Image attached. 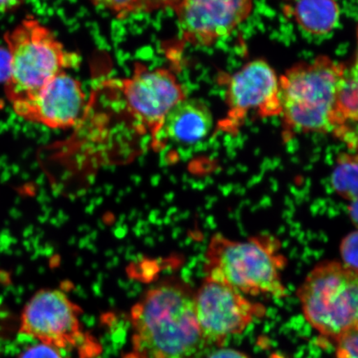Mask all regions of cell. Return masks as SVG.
<instances>
[{
	"label": "cell",
	"mask_w": 358,
	"mask_h": 358,
	"mask_svg": "<svg viewBox=\"0 0 358 358\" xmlns=\"http://www.w3.org/2000/svg\"><path fill=\"white\" fill-rule=\"evenodd\" d=\"M125 358H204L209 348L196 321L194 293L179 280L155 285L131 308Z\"/></svg>",
	"instance_id": "6da1fadb"
},
{
	"label": "cell",
	"mask_w": 358,
	"mask_h": 358,
	"mask_svg": "<svg viewBox=\"0 0 358 358\" xmlns=\"http://www.w3.org/2000/svg\"><path fill=\"white\" fill-rule=\"evenodd\" d=\"M346 71L345 65L320 56L281 76L280 115L285 138L299 133L334 134Z\"/></svg>",
	"instance_id": "7a4b0ae2"
},
{
	"label": "cell",
	"mask_w": 358,
	"mask_h": 358,
	"mask_svg": "<svg viewBox=\"0 0 358 358\" xmlns=\"http://www.w3.org/2000/svg\"><path fill=\"white\" fill-rule=\"evenodd\" d=\"M206 273L245 295L282 299L286 258L279 241L268 235L234 241L215 235L206 250Z\"/></svg>",
	"instance_id": "3957f363"
},
{
	"label": "cell",
	"mask_w": 358,
	"mask_h": 358,
	"mask_svg": "<svg viewBox=\"0 0 358 358\" xmlns=\"http://www.w3.org/2000/svg\"><path fill=\"white\" fill-rule=\"evenodd\" d=\"M6 43L10 55L6 92L10 102L37 92L78 62L75 53L67 51L52 31L34 17L8 32Z\"/></svg>",
	"instance_id": "277c9868"
},
{
	"label": "cell",
	"mask_w": 358,
	"mask_h": 358,
	"mask_svg": "<svg viewBox=\"0 0 358 358\" xmlns=\"http://www.w3.org/2000/svg\"><path fill=\"white\" fill-rule=\"evenodd\" d=\"M307 320L317 333L336 341L358 325V272L339 262L313 267L298 289Z\"/></svg>",
	"instance_id": "5b68a950"
},
{
	"label": "cell",
	"mask_w": 358,
	"mask_h": 358,
	"mask_svg": "<svg viewBox=\"0 0 358 358\" xmlns=\"http://www.w3.org/2000/svg\"><path fill=\"white\" fill-rule=\"evenodd\" d=\"M82 308L62 291L40 289L22 311L19 332L59 350H74L78 358H94L101 343L83 329Z\"/></svg>",
	"instance_id": "8992f818"
},
{
	"label": "cell",
	"mask_w": 358,
	"mask_h": 358,
	"mask_svg": "<svg viewBox=\"0 0 358 358\" xmlns=\"http://www.w3.org/2000/svg\"><path fill=\"white\" fill-rule=\"evenodd\" d=\"M120 92L129 115L138 131L149 134L152 146L158 138L165 118L187 95L171 70L136 62L131 77L110 80Z\"/></svg>",
	"instance_id": "52a82bcc"
},
{
	"label": "cell",
	"mask_w": 358,
	"mask_h": 358,
	"mask_svg": "<svg viewBox=\"0 0 358 358\" xmlns=\"http://www.w3.org/2000/svg\"><path fill=\"white\" fill-rule=\"evenodd\" d=\"M219 83L226 87L225 117L218 129L236 133L250 115L259 118L281 114L280 78L265 60L248 62L232 74H221Z\"/></svg>",
	"instance_id": "ba28073f"
},
{
	"label": "cell",
	"mask_w": 358,
	"mask_h": 358,
	"mask_svg": "<svg viewBox=\"0 0 358 358\" xmlns=\"http://www.w3.org/2000/svg\"><path fill=\"white\" fill-rule=\"evenodd\" d=\"M196 321L208 345L221 348L266 315V308L224 282L206 276L194 293Z\"/></svg>",
	"instance_id": "9c48e42d"
},
{
	"label": "cell",
	"mask_w": 358,
	"mask_h": 358,
	"mask_svg": "<svg viewBox=\"0 0 358 358\" xmlns=\"http://www.w3.org/2000/svg\"><path fill=\"white\" fill-rule=\"evenodd\" d=\"M86 101L82 83L62 71L37 92L10 103L13 111L27 122L66 129L83 119Z\"/></svg>",
	"instance_id": "30bf717a"
},
{
	"label": "cell",
	"mask_w": 358,
	"mask_h": 358,
	"mask_svg": "<svg viewBox=\"0 0 358 358\" xmlns=\"http://www.w3.org/2000/svg\"><path fill=\"white\" fill-rule=\"evenodd\" d=\"M252 10L253 0H183L173 11L183 42L209 47L234 33Z\"/></svg>",
	"instance_id": "8fae6325"
},
{
	"label": "cell",
	"mask_w": 358,
	"mask_h": 358,
	"mask_svg": "<svg viewBox=\"0 0 358 358\" xmlns=\"http://www.w3.org/2000/svg\"><path fill=\"white\" fill-rule=\"evenodd\" d=\"M213 127V117L208 106L200 100L185 98L165 118L154 149H163L169 143L196 144L208 137Z\"/></svg>",
	"instance_id": "7c38bea8"
},
{
	"label": "cell",
	"mask_w": 358,
	"mask_h": 358,
	"mask_svg": "<svg viewBox=\"0 0 358 358\" xmlns=\"http://www.w3.org/2000/svg\"><path fill=\"white\" fill-rule=\"evenodd\" d=\"M288 13L306 32L325 35L337 25L340 10L336 0H297Z\"/></svg>",
	"instance_id": "4fadbf2b"
},
{
	"label": "cell",
	"mask_w": 358,
	"mask_h": 358,
	"mask_svg": "<svg viewBox=\"0 0 358 358\" xmlns=\"http://www.w3.org/2000/svg\"><path fill=\"white\" fill-rule=\"evenodd\" d=\"M334 136L358 150V67L347 66Z\"/></svg>",
	"instance_id": "5bb4252c"
},
{
	"label": "cell",
	"mask_w": 358,
	"mask_h": 358,
	"mask_svg": "<svg viewBox=\"0 0 358 358\" xmlns=\"http://www.w3.org/2000/svg\"><path fill=\"white\" fill-rule=\"evenodd\" d=\"M332 185L343 199L350 201L358 199V153L339 157L333 172Z\"/></svg>",
	"instance_id": "9a60e30c"
},
{
	"label": "cell",
	"mask_w": 358,
	"mask_h": 358,
	"mask_svg": "<svg viewBox=\"0 0 358 358\" xmlns=\"http://www.w3.org/2000/svg\"><path fill=\"white\" fill-rule=\"evenodd\" d=\"M94 6L105 8L119 19L143 12L145 0H91Z\"/></svg>",
	"instance_id": "2e32d148"
},
{
	"label": "cell",
	"mask_w": 358,
	"mask_h": 358,
	"mask_svg": "<svg viewBox=\"0 0 358 358\" xmlns=\"http://www.w3.org/2000/svg\"><path fill=\"white\" fill-rule=\"evenodd\" d=\"M335 358H358V325L336 340Z\"/></svg>",
	"instance_id": "e0dca14e"
},
{
	"label": "cell",
	"mask_w": 358,
	"mask_h": 358,
	"mask_svg": "<svg viewBox=\"0 0 358 358\" xmlns=\"http://www.w3.org/2000/svg\"><path fill=\"white\" fill-rule=\"evenodd\" d=\"M340 255L344 266L358 272V230L351 232L343 240Z\"/></svg>",
	"instance_id": "ac0fdd59"
},
{
	"label": "cell",
	"mask_w": 358,
	"mask_h": 358,
	"mask_svg": "<svg viewBox=\"0 0 358 358\" xmlns=\"http://www.w3.org/2000/svg\"><path fill=\"white\" fill-rule=\"evenodd\" d=\"M19 358H65L61 350L55 347L38 343L37 345L29 347L21 353Z\"/></svg>",
	"instance_id": "d6986e66"
},
{
	"label": "cell",
	"mask_w": 358,
	"mask_h": 358,
	"mask_svg": "<svg viewBox=\"0 0 358 358\" xmlns=\"http://www.w3.org/2000/svg\"><path fill=\"white\" fill-rule=\"evenodd\" d=\"M183 0H145L143 12L150 13L164 8L176 10Z\"/></svg>",
	"instance_id": "ffe728a7"
},
{
	"label": "cell",
	"mask_w": 358,
	"mask_h": 358,
	"mask_svg": "<svg viewBox=\"0 0 358 358\" xmlns=\"http://www.w3.org/2000/svg\"><path fill=\"white\" fill-rule=\"evenodd\" d=\"M204 358H252L246 353L236 350L234 348H219L217 350L209 353Z\"/></svg>",
	"instance_id": "44dd1931"
},
{
	"label": "cell",
	"mask_w": 358,
	"mask_h": 358,
	"mask_svg": "<svg viewBox=\"0 0 358 358\" xmlns=\"http://www.w3.org/2000/svg\"><path fill=\"white\" fill-rule=\"evenodd\" d=\"M10 73V55L7 49L0 48V80L6 83Z\"/></svg>",
	"instance_id": "7402d4cb"
},
{
	"label": "cell",
	"mask_w": 358,
	"mask_h": 358,
	"mask_svg": "<svg viewBox=\"0 0 358 358\" xmlns=\"http://www.w3.org/2000/svg\"><path fill=\"white\" fill-rule=\"evenodd\" d=\"M24 0H0V13L10 11L20 6Z\"/></svg>",
	"instance_id": "603a6c76"
},
{
	"label": "cell",
	"mask_w": 358,
	"mask_h": 358,
	"mask_svg": "<svg viewBox=\"0 0 358 358\" xmlns=\"http://www.w3.org/2000/svg\"><path fill=\"white\" fill-rule=\"evenodd\" d=\"M350 208H349V212H350L351 218L353 222L358 227V199L350 201Z\"/></svg>",
	"instance_id": "cb8c5ba5"
},
{
	"label": "cell",
	"mask_w": 358,
	"mask_h": 358,
	"mask_svg": "<svg viewBox=\"0 0 358 358\" xmlns=\"http://www.w3.org/2000/svg\"><path fill=\"white\" fill-rule=\"evenodd\" d=\"M355 64V66H357L358 67V29H357V52H356V56H355V62H353V64Z\"/></svg>",
	"instance_id": "d4e9b609"
}]
</instances>
